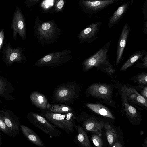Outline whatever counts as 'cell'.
Segmentation results:
<instances>
[{
	"label": "cell",
	"mask_w": 147,
	"mask_h": 147,
	"mask_svg": "<svg viewBox=\"0 0 147 147\" xmlns=\"http://www.w3.org/2000/svg\"><path fill=\"white\" fill-rule=\"evenodd\" d=\"M122 0V1H123V0Z\"/></svg>",
	"instance_id": "obj_40"
},
{
	"label": "cell",
	"mask_w": 147,
	"mask_h": 147,
	"mask_svg": "<svg viewBox=\"0 0 147 147\" xmlns=\"http://www.w3.org/2000/svg\"><path fill=\"white\" fill-rule=\"evenodd\" d=\"M78 134L74 141L79 146L91 147V146L87 134L82 127L80 125L76 126Z\"/></svg>",
	"instance_id": "obj_21"
},
{
	"label": "cell",
	"mask_w": 147,
	"mask_h": 147,
	"mask_svg": "<svg viewBox=\"0 0 147 147\" xmlns=\"http://www.w3.org/2000/svg\"><path fill=\"white\" fill-rule=\"evenodd\" d=\"M115 88L117 89L120 95L137 109L141 111L147 110V99L142 96L133 86L127 83H121L112 80Z\"/></svg>",
	"instance_id": "obj_5"
},
{
	"label": "cell",
	"mask_w": 147,
	"mask_h": 147,
	"mask_svg": "<svg viewBox=\"0 0 147 147\" xmlns=\"http://www.w3.org/2000/svg\"><path fill=\"white\" fill-rule=\"evenodd\" d=\"M5 37V29L2 28L0 30V53L3 46Z\"/></svg>",
	"instance_id": "obj_33"
},
{
	"label": "cell",
	"mask_w": 147,
	"mask_h": 147,
	"mask_svg": "<svg viewBox=\"0 0 147 147\" xmlns=\"http://www.w3.org/2000/svg\"><path fill=\"white\" fill-rule=\"evenodd\" d=\"M79 4L82 8L90 13L98 11L115 2L110 1H91L86 0H80Z\"/></svg>",
	"instance_id": "obj_15"
},
{
	"label": "cell",
	"mask_w": 147,
	"mask_h": 147,
	"mask_svg": "<svg viewBox=\"0 0 147 147\" xmlns=\"http://www.w3.org/2000/svg\"><path fill=\"white\" fill-rule=\"evenodd\" d=\"M145 51V50L142 49L133 53L121 66L120 71L121 72L125 71L128 68L132 66L136 62L144 56Z\"/></svg>",
	"instance_id": "obj_23"
},
{
	"label": "cell",
	"mask_w": 147,
	"mask_h": 147,
	"mask_svg": "<svg viewBox=\"0 0 147 147\" xmlns=\"http://www.w3.org/2000/svg\"><path fill=\"white\" fill-rule=\"evenodd\" d=\"M88 0L91 1H114L116 0Z\"/></svg>",
	"instance_id": "obj_38"
},
{
	"label": "cell",
	"mask_w": 147,
	"mask_h": 147,
	"mask_svg": "<svg viewBox=\"0 0 147 147\" xmlns=\"http://www.w3.org/2000/svg\"><path fill=\"white\" fill-rule=\"evenodd\" d=\"M74 119L81 123L85 131L94 134H102L105 122L97 117L82 111L79 114L76 115Z\"/></svg>",
	"instance_id": "obj_8"
},
{
	"label": "cell",
	"mask_w": 147,
	"mask_h": 147,
	"mask_svg": "<svg viewBox=\"0 0 147 147\" xmlns=\"http://www.w3.org/2000/svg\"><path fill=\"white\" fill-rule=\"evenodd\" d=\"M123 145L119 141H117L114 144L112 147H122Z\"/></svg>",
	"instance_id": "obj_35"
},
{
	"label": "cell",
	"mask_w": 147,
	"mask_h": 147,
	"mask_svg": "<svg viewBox=\"0 0 147 147\" xmlns=\"http://www.w3.org/2000/svg\"><path fill=\"white\" fill-rule=\"evenodd\" d=\"M34 29L35 37L42 44L54 43L61 34L59 26L53 20L44 22L36 18Z\"/></svg>",
	"instance_id": "obj_3"
},
{
	"label": "cell",
	"mask_w": 147,
	"mask_h": 147,
	"mask_svg": "<svg viewBox=\"0 0 147 147\" xmlns=\"http://www.w3.org/2000/svg\"><path fill=\"white\" fill-rule=\"evenodd\" d=\"M65 0H56L54 7V11L55 12L61 11L65 3Z\"/></svg>",
	"instance_id": "obj_30"
},
{
	"label": "cell",
	"mask_w": 147,
	"mask_h": 147,
	"mask_svg": "<svg viewBox=\"0 0 147 147\" xmlns=\"http://www.w3.org/2000/svg\"><path fill=\"white\" fill-rule=\"evenodd\" d=\"M0 112L4 122L12 135V137H15L19 133L20 118L12 111L6 109L5 107V108L0 110Z\"/></svg>",
	"instance_id": "obj_13"
},
{
	"label": "cell",
	"mask_w": 147,
	"mask_h": 147,
	"mask_svg": "<svg viewBox=\"0 0 147 147\" xmlns=\"http://www.w3.org/2000/svg\"><path fill=\"white\" fill-rule=\"evenodd\" d=\"M40 0H25V3L26 6L30 8L38 2Z\"/></svg>",
	"instance_id": "obj_34"
},
{
	"label": "cell",
	"mask_w": 147,
	"mask_h": 147,
	"mask_svg": "<svg viewBox=\"0 0 147 147\" xmlns=\"http://www.w3.org/2000/svg\"><path fill=\"white\" fill-rule=\"evenodd\" d=\"M11 28L13 30V37L14 40H16L18 34L23 40H26V28L24 17L21 10L17 6H16Z\"/></svg>",
	"instance_id": "obj_11"
},
{
	"label": "cell",
	"mask_w": 147,
	"mask_h": 147,
	"mask_svg": "<svg viewBox=\"0 0 147 147\" xmlns=\"http://www.w3.org/2000/svg\"><path fill=\"white\" fill-rule=\"evenodd\" d=\"M71 51L69 49L48 54L38 60L33 67H55L63 65L72 59Z\"/></svg>",
	"instance_id": "obj_7"
},
{
	"label": "cell",
	"mask_w": 147,
	"mask_h": 147,
	"mask_svg": "<svg viewBox=\"0 0 147 147\" xmlns=\"http://www.w3.org/2000/svg\"><path fill=\"white\" fill-rule=\"evenodd\" d=\"M47 110L60 114L66 113L75 111L72 106L61 103L51 104L50 107Z\"/></svg>",
	"instance_id": "obj_25"
},
{
	"label": "cell",
	"mask_w": 147,
	"mask_h": 147,
	"mask_svg": "<svg viewBox=\"0 0 147 147\" xmlns=\"http://www.w3.org/2000/svg\"><path fill=\"white\" fill-rule=\"evenodd\" d=\"M15 90V86L7 79L0 76V96L6 100L14 101L11 95Z\"/></svg>",
	"instance_id": "obj_17"
},
{
	"label": "cell",
	"mask_w": 147,
	"mask_h": 147,
	"mask_svg": "<svg viewBox=\"0 0 147 147\" xmlns=\"http://www.w3.org/2000/svg\"><path fill=\"white\" fill-rule=\"evenodd\" d=\"M0 131L8 136L12 137V135L9 130L4 122L2 115L0 112Z\"/></svg>",
	"instance_id": "obj_29"
},
{
	"label": "cell",
	"mask_w": 147,
	"mask_h": 147,
	"mask_svg": "<svg viewBox=\"0 0 147 147\" xmlns=\"http://www.w3.org/2000/svg\"><path fill=\"white\" fill-rule=\"evenodd\" d=\"M1 103V101L0 100V107Z\"/></svg>",
	"instance_id": "obj_39"
},
{
	"label": "cell",
	"mask_w": 147,
	"mask_h": 147,
	"mask_svg": "<svg viewBox=\"0 0 147 147\" xmlns=\"http://www.w3.org/2000/svg\"><path fill=\"white\" fill-rule=\"evenodd\" d=\"M102 134H93L91 136V139L94 144L96 147H102Z\"/></svg>",
	"instance_id": "obj_28"
},
{
	"label": "cell",
	"mask_w": 147,
	"mask_h": 147,
	"mask_svg": "<svg viewBox=\"0 0 147 147\" xmlns=\"http://www.w3.org/2000/svg\"><path fill=\"white\" fill-rule=\"evenodd\" d=\"M101 22L93 23L82 30L78 34V38L81 43L87 42L91 44L98 37L97 35L99 32Z\"/></svg>",
	"instance_id": "obj_14"
},
{
	"label": "cell",
	"mask_w": 147,
	"mask_h": 147,
	"mask_svg": "<svg viewBox=\"0 0 147 147\" xmlns=\"http://www.w3.org/2000/svg\"><path fill=\"white\" fill-rule=\"evenodd\" d=\"M56 0H43L40 6L42 9L45 11H48L54 8Z\"/></svg>",
	"instance_id": "obj_27"
},
{
	"label": "cell",
	"mask_w": 147,
	"mask_h": 147,
	"mask_svg": "<svg viewBox=\"0 0 147 147\" xmlns=\"http://www.w3.org/2000/svg\"><path fill=\"white\" fill-rule=\"evenodd\" d=\"M111 42V40L108 41L82 62V70L84 72H87L95 67L97 70L106 73L108 76L113 78V74L115 72L116 68L110 63L107 54Z\"/></svg>",
	"instance_id": "obj_1"
},
{
	"label": "cell",
	"mask_w": 147,
	"mask_h": 147,
	"mask_svg": "<svg viewBox=\"0 0 147 147\" xmlns=\"http://www.w3.org/2000/svg\"><path fill=\"white\" fill-rule=\"evenodd\" d=\"M144 30L143 32L146 35L147 34V21L144 23Z\"/></svg>",
	"instance_id": "obj_36"
},
{
	"label": "cell",
	"mask_w": 147,
	"mask_h": 147,
	"mask_svg": "<svg viewBox=\"0 0 147 147\" xmlns=\"http://www.w3.org/2000/svg\"><path fill=\"white\" fill-rule=\"evenodd\" d=\"M129 3V1L124 3L114 12L109 20L108 26L109 28L113 26L119 21L127 9Z\"/></svg>",
	"instance_id": "obj_22"
},
{
	"label": "cell",
	"mask_w": 147,
	"mask_h": 147,
	"mask_svg": "<svg viewBox=\"0 0 147 147\" xmlns=\"http://www.w3.org/2000/svg\"><path fill=\"white\" fill-rule=\"evenodd\" d=\"M33 104L41 110H48L51 106L47 98L43 94L37 91L32 92L30 96Z\"/></svg>",
	"instance_id": "obj_18"
},
{
	"label": "cell",
	"mask_w": 147,
	"mask_h": 147,
	"mask_svg": "<svg viewBox=\"0 0 147 147\" xmlns=\"http://www.w3.org/2000/svg\"><path fill=\"white\" fill-rule=\"evenodd\" d=\"M120 95L122 104L121 113L127 118L130 124L135 126L138 125L142 120L140 112L124 97Z\"/></svg>",
	"instance_id": "obj_12"
},
{
	"label": "cell",
	"mask_w": 147,
	"mask_h": 147,
	"mask_svg": "<svg viewBox=\"0 0 147 147\" xmlns=\"http://www.w3.org/2000/svg\"><path fill=\"white\" fill-rule=\"evenodd\" d=\"M114 87L113 83H94L87 88L85 93L87 97L91 96L103 103L115 107V101L113 99Z\"/></svg>",
	"instance_id": "obj_6"
},
{
	"label": "cell",
	"mask_w": 147,
	"mask_h": 147,
	"mask_svg": "<svg viewBox=\"0 0 147 147\" xmlns=\"http://www.w3.org/2000/svg\"><path fill=\"white\" fill-rule=\"evenodd\" d=\"M131 31V28L129 25L127 23H125L123 27L118 42L116 60L117 66L120 63L121 60L127 40Z\"/></svg>",
	"instance_id": "obj_16"
},
{
	"label": "cell",
	"mask_w": 147,
	"mask_h": 147,
	"mask_svg": "<svg viewBox=\"0 0 147 147\" xmlns=\"http://www.w3.org/2000/svg\"><path fill=\"white\" fill-rule=\"evenodd\" d=\"M23 48L18 46L13 48L10 42L3 47L2 52L3 61L7 66H11L14 63H22L26 60V57L23 53Z\"/></svg>",
	"instance_id": "obj_10"
},
{
	"label": "cell",
	"mask_w": 147,
	"mask_h": 147,
	"mask_svg": "<svg viewBox=\"0 0 147 147\" xmlns=\"http://www.w3.org/2000/svg\"><path fill=\"white\" fill-rule=\"evenodd\" d=\"M2 138L1 136V134L0 131V147L1 146L2 144Z\"/></svg>",
	"instance_id": "obj_37"
},
{
	"label": "cell",
	"mask_w": 147,
	"mask_h": 147,
	"mask_svg": "<svg viewBox=\"0 0 147 147\" xmlns=\"http://www.w3.org/2000/svg\"><path fill=\"white\" fill-rule=\"evenodd\" d=\"M104 129L109 146L112 147L115 142L119 141V136L116 130L107 122H105Z\"/></svg>",
	"instance_id": "obj_24"
},
{
	"label": "cell",
	"mask_w": 147,
	"mask_h": 147,
	"mask_svg": "<svg viewBox=\"0 0 147 147\" xmlns=\"http://www.w3.org/2000/svg\"><path fill=\"white\" fill-rule=\"evenodd\" d=\"M140 59L142 62L138 63L136 65L135 67L139 69L146 68L147 67V52L145 51L144 56Z\"/></svg>",
	"instance_id": "obj_31"
},
{
	"label": "cell",
	"mask_w": 147,
	"mask_h": 147,
	"mask_svg": "<svg viewBox=\"0 0 147 147\" xmlns=\"http://www.w3.org/2000/svg\"><path fill=\"white\" fill-rule=\"evenodd\" d=\"M130 80L137 83L139 85H147V73H139L131 77Z\"/></svg>",
	"instance_id": "obj_26"
},
{
	"label": "cell",
	"mask_w": 147,
	"mask_h": 147,
	"mask_svg": "<svg viewBox=\"0 0 147 147\" xmlns=\"http://www.w3.org/2000/svg\"><path fill=\"white\" fill-rule=\"evenodd\" d=\"M140 94L147 99V85L145 86L138 85V86H132Z\"/></svg>",
	"instance_id": "obj_32"
},
{
	"label": "cell",
	"mask_w": 147,
	"mask_h": 147,
	"mask_svg": "<svg viewBox=\"0 0 147 147\" xmlns=\"http://www.w3.org/2000/svg\"><path fill=\"white\" fill-rule=\"evenodd\" d=\"M30 123L51 137H56L63 134L51 122L39 113L31 112L27 116Z\"/></svg>",
	"instance_id": "obj_9"
},
{
	"label": "cell",
	"mask_w": 147,
	"mask_h": 147,
	"mask_svg": "<svg viewBox=\"0 0 147 147\" xmlns=\"http://www.w3.org/2000/svg\"><path fill=\"white\" fill-rule=\"evenodd\" d=\"M85 105L92 111L99 115L111 119H115V117L109 109L102 104L86 103Z\"/></svg>",
	"instance_id": "obj_19"
},
{
	"label": "cell",
	"mask_w": 147,
	"mask_h": 147,
	"mask_svg": "<svg viewBox=\"0 0 147 147\" xmlns=\"http://www.w3.org/2000/svg\"><path fill=\"white\" fill-rule=\"evenodd\" d=\"M82 86L74 82H68L58 86L51 96V103L73 105L79 97Z\"/></svg>",
	"instance_id": "obj_2"
},
{
	"label": "cell",
	"mask_w": 147,
	"mask_h": 147,
	"mask_svg": "<svg viewBox=\"0 0 147 147\" xmlns=\"http://www.w3.org/2000/svg\"><path fill=\"white\" fill-rule=\"evenodd\" d=\"M20 129L24 136L31 142L39 147H45V144L40 137L31 129L21 124Z\"/></svg>",
	"instance_id": "obj_20"
},
{
	"label": "cell",
	"mask_w": 147,
	"mask_h": 147,
	"mask_svg": "<svg viewBox=\"0 0 147 147\" xmlns=\"http://www.w3.org/2000/svg\"><path fill=\"white\" fill-rule=\"evenodd\" d=\"M40 110V114L55 127L67 134L73 133L76 129L74 119L76 114L75 111L66 113L60 114L53 113L47 110Z\"/></svg>",
	"instance_id": "obj_4"
}]
</instances>
